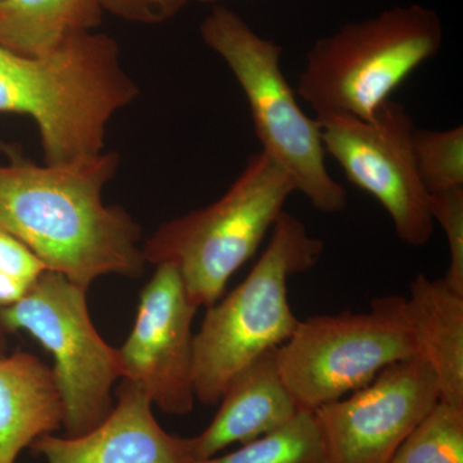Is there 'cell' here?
<instances>
[{
	"mask_svg": "<svg viewBox=\"0 0 463 463\" xmlns=\"http://www.w3.org/2000/svg\"><path fill=\"white\" fill-rule=\"evenodd\" d=\"M118 166V152L106 149L61 165H0V225L85 291L108 274L138 279L147 263L141 227L102 200Z\"/></svg>",
	"mask_w": 463,
	"mask_h": 463,
	"instance_id": "obj_1",
	"label": "cell"
},
{
	"mask_svg": "<svg viewBox=\"0 0 463 463\" xmlns=\"http://www.w3.org/2000/svg\"><path fill=\"white\" fill-rule=\"evenodd\" d=\"M263 254L246 279L206 307L194 339L197 401L219 404L231 380L246 365L291 336L298 321L288 301V279L315 268L325 245L297 216L283 212Z\"/></svg>",
	"mask_w": 463,
	"mask_h": 463,
	"instance_id": "obj_2",
	"label": "cell"
},
{
	"mask_svg": "<svg viewBox=\"0 0 463 463\" xmlns=\"http://www.w3.org/2000/svg\"><path fill=\"white\" fill-rule=\"evenodd\" d=\"M443 39L434 9L416 3L385 9L316 41L295 90L316 116L373 120L411 74L437 56Z\"/></svg>",
	"mask_w": 463,
	"mask_h": 463,
	"instance_id": "obj_3",
	"label": "cell"
},
{
	"mask_svg": "<svg viewBox=\"0 0 463 463\" xmlns=\"http://www.w3.org/2000/svg\"><path fill=\"white\" fill-rule=\"evenodd\" d=\"M294 192V182L272 158L263 151L251 155L221 199L157 228L143 246L146 261L172 264L191 303L212 307L257 254Z\"/></svg>",
	"mask_w": 463,
	"mask_h": 463,
	"instance_id": "obj_4",
	"label": "cell"
},
{
	"mask_svg": "<svg viewBox=\"0 0 463 463\" xmlns=\"http://www.w3.org/2000/svg\"><path fill=\"white\" fill-rule=\"evenodd\" d=\"M201 38L230 67L248 99L261 151L281 166L295 190L326 214L347 206V192L326 165L321 128L307 116L281 69L282 47L259 35L233 9L214 5Z\"/></svg>",
	"mask_w": 463,
	"mask_h": 463,
	"instance_id": "obj_5",
	"label": "cell"
},
{
	"mask_svg": "<svg viewBox=\"0 0 463 463\" xmlns=\"http://www.w3.org/2000/svg\"><path fill=\"white\" fill-rule=\"evenodd\" d=\"M276 353L298 408L315 412L362 388L389 365L416 355L405 298H377L367 312L298 321Z\"/></svg>",
	"mask_w": 463,
	"mask_h": 463,
	"instance_id": "obj_6",
	"label": "cell"
},
{
	"mask_svg": "<svg viewBox=\"0 0 463 463\" xmlns=\"http://www.w3.org/2000/svg\"><path fill=\"white\" fill-rule=\"evenodd\" d=\"M85 289L45 270L16 303L0 307V330L25 331L53 356L67 437L93 430L112 411L118 349L91 323Z\"/></svg>",
	"mask_w": 463,
	"mask_h": 463,
	"instance_id": "obj_7",
	"label": "cell"
},
{
	"mask_svg": "<svg viewBox=\"0 0 463 463\" xmlns=\"http://www.w3.org/2000/svg\"><path fill=\"white\" fill-rule=\"evenodd\" d=\"M326 155L347 181L373 196L388 213L398 239L411 248L431 240L430 194L423 187L412 151L413 118L402 103L386 100L373 120L316 116Z\"/></svg>",
	"mask_w": 463,
	"mask_h": 463,
	"instance_id": "obj_8",
	"label": "cell"
},
{
	"mask_svg": "<svg viewBox=\"0 0 463 463\" xmlns=\"http://www.w3.org/2000/svg\"><path fill=\"white\" fill-rule=\"evenodd\" d=\"M440 401L437 377L414 355L389 365L362 388L315 411L325 463H389Z\"/></svg>",
	"mask_w": 463,
	"mask_h": 463,
	"instance_id": "obj_9",
	"label": "cell"
},
{
	"mask_svg": "<svg viewBox=\"0 0 463 463\" xmlns=\"http://www.w3.org/2000/svg\"><path fill=\"white\" fill-rule=\"evenodd\" d=\"M197 310L175 267L156 265L142 289L132 332L118 349L121 377L164 413L184 416L194 411L192 323Z\"/></svg>",
	"mask_w": 463,
	"mask_h": 463,
	"instance_id": "obj_10",
	"label": "cell"
},
{
	"mask_svg": "<svg viewBox=\"0 0 463 463\" xmlns=\"http://www.w3.org/2000/svg\"><path fill=\"white\" fill-rule=\"evenodd\" d=\"M48 463H192L190 439L167 434L141 389L123 381L118 404L93 430L79 437L47 434L30 446Z\"/></svg>",
	"mask_w": 463,
	"mask_h": 463,
	"instance_id": "obj_11",
	"label": "cell"
},
{
	"mask_svg": "<svg viewBox=\"0 0 463 463\" xmlns=\"http://www.w3.org/2000/svg\"><path fill=\"white\" fill-rule=\"evenodd\" d=\"M269 350L240 371L225 388L218 413L200 435L190 439L194 459L219 455L234 443L246 444L277 430L300 411Z\"/></svg>",
	"mask_w": 463,
	"mask_h": 463,
	"instance_id": "obj_12",
	"label": "cell"
},
{
	"mask_svg": "<svg viewBox=\"0 0 463 463\" xmlns=\"http://www.w3.org/2000/svg\"><path fill=\"white\" fill-rule=\"evenodd\" d=\"M405 303L416 355L430 365L440 401L463 408V295L417 274Z\"/></svg>",
	"mask_w": 463,
	"mask_h": 463,
	"instance_id": "obj_13",
	"label": "cell"
},
{
	"mask_svg": "<svg viewBox=\"0 0 463 463\" xmlns=\"http://www.w3.org/2000/svg\"><path fill=\"white\" fill-rule=\"evenodd\" d=\"M63 408L53 373L38 356L14 352L0 358V463L58 430Z\"/></svg>",
	"mask_w": 463,
	"mask_h": 463,
	"instance_id": "obj_14",
	"label": "cell"
},
{
	"mask_svg": "<svg viewBox=\"0 0 463 463\" xmlns=\"http://www.w3.org/2000/svg\"><path fill=\"white\" fill-rule=\"evenodd\" d=\"M99 0H0V47L26 57L56 50L102 24Z\"/></svg>",
	"mask_w": 463,
	"mask_h": 463,
	"instance_id": "obj_15",
	"label": "cell"
},
{
	"mask_svg": "<svg viewBox=\"0 0 463 463\" xmlns=\"http://www.w3.org/2000/svg\"><path fill=\"white\" fill-rule=\"evenodd\" d=\"M326 448L315 413L300 410L291 421L223 456L192 463H325Z\"/></svg>",
	"mask_w": 463,
	"mask_h": 463,
	"instance_id": "obj_16",
	"label": "cell"
},
{
	"mask_svg": "<svg viewBox=\"0 0 463 463\" xmlns=\"http://www.w3.org/2000/svg\"><path fill=\"white\" fill-rule=\"evenodd\" d=\"M389 463H463V408L439 401Z\"/></svg>",
	"mask_w": 463,
	"mask_h": 463,
	"instance_id": "obj_17",
	"label": "cell"
},
{
	"mask_svg": "<svg viewBox=\"0 0 463 463\" xmlns=\"http://www.w3.org/2000/svg\"><path fill=\"white\" fill-rule=\"evenodd\" d=\"M412 151L417 173L429 194L463 188V128L414 129Z\"/></svg>",
	"mask_w": 463,
	"mask_h": 463,
	"instance_id": "obj_18",
	"label": "cell"
},
{
	"mask_svg": "<svg viewBox=\"0 0 463 463\" xmlns=\"http://www.w3.org/2000/svg\"><path fill=\"white\" fill-rule=\"evenodd\" d=\"M432 221L446 234L449 263L443 281L457 294L463 295V188L430 194Z\"/></svg>",
	"mask_w": 463,
	"mask_h": 463,
	"instance_id": "obj_19",
	"label": "cell"
},
{
	"mask_svg": "<svg viewBox=\"0 0 463 463\" xmlns=\"http://www.w3.org/2000/svg\"><path fill=\"white\" fill-rule=\"evenodd\" d=\"M103 11L128 23L160 25L178 16L190 0H99Z\"/></svg>",
	"mask_w": 463,
	"mask_h": 463,
	"instance_id": "obj_20",
	"label": "cell"
},
{
	"mask_svg": "<svg viewBox=\"0 0 463 463\" xmlns=\"http://www.w3.org/2000/svg\"><path fill=\"white\" fill-rule=\"evenodd\" d=\"M45 270L41 259L0 225V272L30 286Z\"/></svg>",
	"mask_w": 463,
	"mask_h": 463,
	"instance_id": "obj_21",
	"label": "cell"
},
{
	"mask_svg": "<svg viewBox=\"0 0 463 463\" xmlns=\"http://www.w3.org/2000/svg\"><path fill=\"white\" fill-rule=\"evenodd\" d=\"M27 288L29 286L25 283L0 272V307L16 303L25 294Z\"/></svg>",
	"mask_w": 463,
	"mask_h": 463,
	"instance_id": "obj_22",
	"label": "cell"
},
{
	"mask_svg": "<svg viewBox=\"0 0 463 463\" xmlns=\"http://www.w3.org/2000/svg\"><path fill=\"white\" fill-rule=\"evenodd\" d=\"M8 343L5 339V332L0 330V358L7 355Z\"/></svg>",
	"mask_w": 463,
	"mask_h": 463,
	"instance_id": "obj_23",
	"label": "cell"
},
{
	"mask_svg": "<svg viewBox=\"0 0 463 463\" xmlns=\"http://www.w3.org/2000/svg\"><path fill=\"white\" fill-rule=\"evenodd\" d=\"M200 3H207V5H209V3H212V5H214V3H218V2H221V0H199Z\"/></svg>",
	"mask_w": 463,
	"mask_h": 463,
	"instance_id": "obj_24",
	"label": "cell"
}]
</instances>
